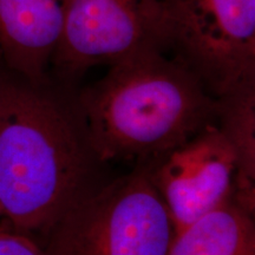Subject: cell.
Segmentation results:
<instances>
[{
	"instance_id": "7",
	"label": "cell",
	"mask_w": 255,
	"mask_h": 255,
	"mask_svg": "<svg viewBox=\"0 0 255 255\" xmlns=\"http://www.w3.org/2000/svg\"><path fill=\"white\" fill-rule=\"evenodd\" d=\"M64 21L65 0H0V53L8 68L44 85Z\"/></svg>"
},
{
	"instance_id": "11",
	"label": "cell",
	"mask_w": 255,
	"mask_h": 255,
	"mask_svg": "<svg viewBox=\"0 0 255 255\" xmlns=\"http://www.w3.org/2000/svg\"><path fill=\"white\" fill-rule=\"evenodd\" d=\"M4 220H6V221H7V219H6L5 213H4V208H2L1 202H0V225H1V221H4ZM0 229H2V228L0 227Z\"/></svg>"
},
{
	"instance_id": "1",
	"label": "cell",
	"mask_w": 255,
	"mask_h": 255,
	"mask_svg": "<svg viewBox=\"0 0 255 255\" xmlns=\"http://www.w3.org/2000/svg\"><path fill=\"white\" fill-rule=\"evenodd\" d=\"M83 136L100 161L158 158L216 122V98L180 59L144 50L111 64L78 96Z\"/></svg>"
},
{
	"instance_id": "10",
	"label": "cell",
	"mask_w": 255,
	"mask_h": 255,
	"mask_svg": "<svg viewBox=\"0 0 255 255\" xmlns=\"http://www.w3.org/2000/svg\"><path fill=\"white\" fill-rule=\"evenodd\" d=\"M0 255H47L30 237L0 229Z\"/></svg>"
},
{
	"instance_id": "6",
	"label": "cell",
	"mask_w": 255,
	"mask_h": 255,
	"mask_svg": "<svg viewBox=\"0 0 255 255\" xmlns=\"http://www.w3.org/2000/svg\"><path fill=\"white\" fill-rule=\"evenodd\" d=\"M158 159L149 171L175 234L234 201L237 156L216 122Z\"/></svg>"
},
{
	"instance_id": "8",
	"label": "cell",
	"mask_w": 255,
	"mask_h": 255,
	"mask_svg": "<svg viewBox=\"0 0 255 255\" xmlns=\"http://www.w3.org/2000/svg\"><path fill=\"white\" fill-rule=\"evenodd\" d=\"M167 255H255L254 214L231 201L176 233Z\"/></svg>"
},
{
	"instance_id": "2",
	"label": "cell",
	"mask_w": 255,
	"mask_h": 255,
	"mask_svg": "<svg viewBox=\"0 0 255 255\" xmlns=\"http://www.w3.org/2000/svg\"><path fill=\"white\" fill-rule=\"evenodd\" d=\"M82 133L43 85L0 73V202L14 232L44 235L87 191Z\"/></svg>"
},
{
	"instance_id": "9",
	"label": "cell",
	"mask_w": 255,
	"mask_h": 255,
	"mask_svg": "<svg viewBox=\"0 0 255 255\" xmlns=\"http://www.w3.org/2000/svg\"><path fill=\"white\" fill-rule=\"evenodd\" d=\"M216 120L237 156L234 202L255 210V83L216 97Z\"/></svg>"
},
{
	"instance_id": "5",
	"label": "cell",
	"mask_w": 255,
	"mask_h": 255,
	"mask_svg": "<svg viewBox=\"0 0 255 255\" xmlns=\"http://www.w3.org/2000/svg\"><path fill=\"white\" fill-rule=\"evenodd\" d=\"M169 46L163 0H65L63 36L51 64L60 79L72 82L98 64Z\"/></svg>"
},
{
	"instance_id": "4",
	"label": "cell",
	"mask_w": 255,
	"mask_h": 255,
	"mask_svg": "<svg viewBox=\"0 0 255 255\" xmlns=\"http://www.w3.org/2000/svg\"><path fill=\"white\" fill-rule=\"evenodd\" d=\"M170 46L214 97L255 83V0H163Z\"/></svg>"
},
{
	"instance_id": "3",
	"label": "cell",
	"mask_w": 255,
	"mask_h": 255,
	"mask_svg": "<svg viewBox=\"0 0 255 255\" xmlns=\"http://www.w3.org/2000/svg\"><path fill=\"white\" fill-rule=\"evenodd\" d=\"M44 235L47 255H167L175 228L146 168L87 190Z\"/></svg>"
}]
</instances>
